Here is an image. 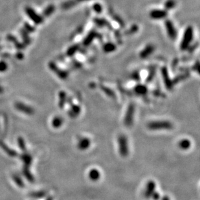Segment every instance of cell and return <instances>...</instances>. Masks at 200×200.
Instances as JSON below:
<instances>
[{
	"label": "cell",
	"instance_id": "6da1fadb",
	"mask_svg": "<svg viewBox=\"0 0 200 200\" xmlns=\"http://www.w3.org/2000/svg\"><path fill=\"white\" fill-rule=\"evenodd\" d=\"M148 128L151 130H168L173 128V124L168 121H156L148 123Z\"/></svg>",
	"mask_w": 200,
	"mask_h": 200
},
{
	"label": "cell",
	"instance_id": "7a4b0ae2",
	"mask_svg": "<svg viewBox=\"0 0 200 200\" xmlns=\"http://www.w3.org/2000/svg\"><path fill=\"white\" fill-rule=\"evenodd\" d=\"M118 145L120 155L123 157L128 156L129 153L128 141L127 138L124 135H121L119 136Z\"/></svg>",
	"mask_w": 200,
	"mask_h": 200
},
{
	"label": "cell",
	"instance_id": "3957f363",
	"mask_svg": "<svg viewBox=\"0 0 200 200\" xmlns=\"http://www.w3.org/2000/svg\"><path fill=\"white\" fill-rule=\"evenodd\" d=\"M135 106L134 104H131L128 106L126 113L125 114L124 123L126 126H131L133 124L134 119V114H135Z\"/></svg>",
	"mask_w": 200,
	"mask_h": 200
},
{
	"label": "cell",
	"instance_id": "277c9868",
	"mask_svg": "<svg viewBox=\"0 0 200 200\" xmlns=\"http://www.w3.org/2000/svg\"><path fill=\"white\" fill-rule=\"evenodd\" d=\"M156 183L153 181H149L146 184L145 196L147 198H150L152 197V194L155 192L156 190Z\"/></svg>",
	"mask_w": 200,
	"mask_h": 200
},
{
	"label": "cell",
	"instance_id": "5b68a950",
	"mask_svg": "<svg viewBox=\"0 0 200 200\" xmlns=\"http://www.w3.org/2000/svg\"><path fill=\"white\" fill-rule=\"evenodd\" d=\"M15 107L18 110L25 114H27V115H32V114L34 113V110L31 107L22 104L21 102H18V103H16L15 104Z\"/></svg>",
	"mask_w": 200,
	"mask_h": 200
},
{
	"label": "cell",
	"instance_id": "8992f818",
	"mask_svg": "<svg viewBox=\"0 0 200 200\" xmlns=\"http://www.w3.org/2000/svg\"><path fill=\"white\" fill-rule=\"evenodd\" d=\"M91 145V141L88 138H83L79 140L78 142V148L81 150H85Z\"/></svg>",
	"mask_w": 200,
	"mask_h": 200
},
{
	"label": "cell",
	"instance_id": "52a82bcc",
	"mask_svg": "<svg viewBox=\"0 0 200 200\" xmlns=\"http://www.w3.org/2000/svg\"><path fill=\"white\" fill-rule=\"evenodd\" d=\"M26 11H27V13L28 14V16H30L31 18L33 21H35L36 24H40V23L42 22V18L40 16H38L35 12H34V11L32 10V9L28 8V9H27Z\"/></svg>",
	"mask_w": 200,
	"mask_h": 200
},
{
	"label": "cell",
	"instance_id": "ba28073f",
	"mask_svg": "<svg viewBox=\"0 0 200 200\" xmlns=\"http://www.w3.org/2000/svg\"><path fill=\"white\" fill-rule=\"evenodd\" d=\"M88 176L91 181H96L97 180H99V179L100 178V173L97 169L93 168V169L90 170V171L89 172V174H88Z\"/></svg>",
	"mask_w": 200,
	"mask_h": 200
},
{
	"label": "cell",
	"instance_id": "9c48e42d",
	"mask_svg": "<svg viewBox=\"0 0 200 200\" xmlns=\"http://www.w3.org/2000/svg\"><path fill=\"white\" fill-rule=\"evenodd\" d=\"M0 146L2 148V149L6 152L9 156L11 157H15L17 156V153L16 151L11 150L9 147H8L6 145H5L3 142L0 141Z\"/></svg>",
	"mask_w": 200,
	"mask_h": 200
},
{
	"label": "cell",
	"instance_id": "30bf717a",
	"mask_svg": "<svg viewBox=\"0 0 200 200\" xmlns=\"http://www.w3.org/2000/svg\"><path fill=\"white\" fill-rule=\"evenodd\" d=\"M81 109L78 106L75 105V104H72L71 108H70V111H69V115L70 117H75L78 116L80 113H81Z\"/></svg>",
	"mask_w": 200,
	"mask_h": 200
},
{
	"label": "cell",
	"instance_id": "8fae6325",
	"mask_svg": "<svg viewBox=\"0 0 200 200\" xmlns=\"http://www.w3.org/2000/svg\"><path fill=\"white\" fill-rule=\"evenodd\" d=\"M191 146V142L187 139H182L179 142V147L181 150H187Z\"/></svg>",
	"mask_w": 200,
	"mask_h": 200
},
{
	"label": "cell",
	"instance_id": "7c38bea8",
	"mask_svg": "<svg viewBox=\"0 0 200 200\" xmlns=\"http://www.w3.org/2000/svg\"><path fill=\"white\" fill-rule=\"evenodd\" d=\"M63 124V119L60 117H55L52 121V126L55 128H58Z\"/></svg>",
	"mask_w": 200,
	"mask_h": 200
},
{
	"label": "cell",
	"instance_id": "4fadbf2b",
	"mask_svg": "<svg viewBox=\"0 0 200 200\" xmlns=\"http://www.w3.org/2000/svg\"><path fill=\"white\" fill-rule=\"evenodd\" d=\"M21 159L23 161H24V164L27 166H29L31 164V163L32 161V157L30 155L28 154H24L21 157Z\"/></svg>",
	"mask_w": 200,
	"mask_h": 200
},
{
	"label": "cell",
	"instance_id": "5bb4252c",
	"mask_svg": "<svg viewBox=\"0 0 200 200\" xmlns=\"http://www.w3.org/2000/svg\"><path fill=\"white\" fill-rule=\"evenodd\" d=\"M66 102V94L64 93H60V102H59V106L61 108H63Z\"/></svg>",
	"mask_w": 200,
	"mask_h": 200
},
{
	"label": "cell",
	"instance_id": "9a60e30c",
	"mask_svg": "<svg viewBox=\"0 0 200 200\" xmlns=\"http://www.w3.org/2000/svg\"><path fill=\"white\" fill-rule=\"evenodd\" d=\"M18 146L22 150H25V145L24 140L22 138H18Z\"/></svg>",
	"mask_w": 200,
	"mask_h": 200
},
{
	"label": "cell",
	"instance_id": "2e32d148",
	"mask_svg": "<svg viewBox=\"0 0 200 200\" xmlns=\"http://www.w3.org/2000/svg\"><path fill=\"white\" fill-rule=\"evenodd\" d=\"M14 180H15V182L17 183V185H18V186L20 187H24V183H23V181H21V178H20V177H17V176H14Z\"/></svg>",
	"mask_w": 200,
	"mask_h": 200
},
{
	"label": "cell",
	"instance_id": "e0dca14e",
	"mask_svg": "<svg viewBox=\"0 0 200 200\" xmlns=\"http://www.w3.org/2000/svg\"><path fill=\"white\" fill-rule=\"evenodd\" d=\"M137 93H139V94H141V95H145L146 92V89L144 88V87H142V86H141V87H139L137 88Z\"/></svg>",
	"mask_w": 200,
	"mask_h": 200
},
{
	"label": "cell",
	"instance_id": "ac0fdd59",
	"mask_svg": "<svg viewBox=\"0 0 200 200\" xmlns=\"http://www.w3.org/2000/svg\"><path fill=\"white\" fill-rule=\"evenodd\" d=\"M151 198H152L154 200H158L160 198V194L158 192L155 191L153 192V194H152V196Z\"/></svg>",
	"mask_w": 200,
	"mask_h": 200
},
{
	"label": "cell",
	"instance_id": "d6986e66",
	"mask_svg": "<svg viewBox=\"0 0 200 200\" xmlns=\"http://www.w3.org/2000/svg\"><path fill=\"white\" fill-rule=\"evenodd\" d=\"M161 200H170V198L167 196H164V197H163V198H162Z\"/></svg>",
	"mask_w": 200,
	"mask_h": 200
},
{
	"label": "cell",
	"instance_id": "ffe728a7",
	"mask_svg": "<svg viewBox=\"0 0 200 200\" xmlns=\"http://www.w3.org/2000/svg\"><path fill=\"white\" fill-rule=\"evenodd\" d=\"M3 88H2L1 86H0V93H2V92H3Z\"/></svg>",
	"mask_w": 200,
	"mask_h": 200
},
{
	"label": "cell",
	"instance_id": "44dd1931",
	"mask_svg": "<svg viewBox=\"0 0 200 200\" xmlns=\"http://www.w3.org/2000/svg\"><path fill=\"white\" fill-rule=\"evenodd\" d=\"M47 200H53V198H51V197H49V198L47 199Z\"/></svg>",
	"mask_w": 200,
	"mask_h": 200
}]
</instances>
